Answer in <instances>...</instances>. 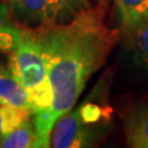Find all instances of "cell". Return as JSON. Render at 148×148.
I'll list each match as a JSON object with an SVG mask.
<instances>
[{
  "instance_id": "obj_6",
  "label": "cell",
  "mask_w": 148,
  "mask_h": 148,
  "mask_svg": "<svg viewBox=\"0 0 148 148\" xmlns=\"http://www.w3.org/2000/svg\"><path fill=\"white\" fill-rule=\"evenodd\" d=\"M126 145L132 148H148V104L136 106L123 122Z\"/></svg>"
},
{
  "instance_id": "obj_12",
  "label": "cell",
  "mask_w": 148,
  "mask_h": 148,
  "mask_svg": "<svg viewBox=\"0 0 148 148\" xmlns=\"http://www.w3.org/2000/svg\"><path fill=\"white\" fill-rule=\"evenodd\" d=\"M91 1H94L96 4H100V5H106V0H91Z\"/></svg>"
},
{
  "instance_id": "obj_4",
  "label": "cell",
  "mask_w": 148,
  "mask_h": 148,
  "mask_svg": "<svg viewBox=\"0 0 148 148\" xmlns=\"http://www.w3.org/2000/svg\"><path fill=\"white\" fill-rule=\"evenodd\" d=\"M108 133L106 128L95 127L83 121L75 109L61 116L51 132V147L82 148L94 147L103 141Z\"/></svg>"
},
{
  "instance_id": "obj_13",
  "label": "cell",
  "mask_w": 148,
  "mask_h": 148,
  "mask_svg": "<svg viewBox=\"0 0 148 148\" xmlns=\"http://www.w3.org/2000/svg\"><path fill=\"white\" fill-rule=\"evenodd\" d=\"M3 1H8V0H3Z\"/></svg>"
},
{
  "instance_id": "obj_2",
  "label": "cell",
  "mask_w": 148,
  "mask_h": 148,
  "mask_svg": "<svg viewBox=\"0 0 148 148\" xmlns=\"http://www.w3.org/2000/svg\"><path fill=\"white\" fill-rule=\"evenodd\" d=\"M8 66L29 95L34 116H45L52 108L53 90L42 46L34 34L24 32L22 41L9 53Z\"/></svg>"
},
{
  "instance_id": "obj_9",
  "label": "cell",
  "mask_w": 148,
  "mask_h": 148,
  "mask_svg": "<svg viewBox=\"0 0 148 148\" xmlns=\"http://www.w3.org/2000/svg\"><path fill=\"white\" fill-rule=\"evenodd\" d=\"M0 148H41L34 115L4 137Z\"/></svg>"
},
{
  "instance_id": "obj_10",
  "label": "cell",
  "mask_w": 148,
  "mask_h": 148,
  "mask_svg": "<svg viewBox=\"0 0 148 148\" xmlns=\"http://www.w3.org/2000/svg\"><path fill=\"white\" fill-rule=\"evenodd\" d=\"M32 111L11 105H0V142L21 122L32 116Z\"/></svg>"
},
{
  "instance_id": "obj_1",
  "label": "cell",
  "mask_w": 148,
  "mask_h": 148,
  "mask_svg": "<svg viewBox=\"0 0 148 148\" xmlns=\"http://www.w3.org/2000/svg\"><path fill=\"white\" fill-rule=\"evenodd\" d=\"M105 6L96 4L72 21L34 34L43 49L53 90L52 108L34 121L41 148L51 147L57 120L75 106L88 82L101 69L119 40V31L105 24Z\"/></svg>"
},
{
  "instance_id": "obj_11",
  "label": "cell",
  "mask_w": 148,
  "mask_h": 148,
  "mask_svg": "<svg viewBox=\"0 0 148 148\" xmlns=\"http://www.w3.org/2000/svg\"><path fill=\"white\" fill-rule=\"evenodd\" d=\"M136 42L141 61L145 64V67L148 68V22L140 32V35L136 38Z\"/></svg>"
},
{
  "instance_id": "obj_5",
  "label": "cell",
  "mask_w": 148,
  "mask_h": 148,
  "mask_svg": "<svg viewBox=\"0 0 148 148\" xmlns=\"http://www.w3.org/2000/svg\"><path fill=\"white\" fill-rule=\"evenodd\" d=\"M121 34L127 40H136L148 22V0H114Z\"/></svg>"
},
{
  "instance_id": "obj_8",
  "label": "cell",
  "mask_w": 148,
  "mask_h": 148,
  "mask_svg": "<svg viewBox=\"0 0 148 148\" xmlns=\"http://www.w3.org/2000/svg\"><path fill=\"white\" fill-rule=\"evenodd\" d=\"M24 38V31L18 29L11 15L8 1L0 0V51L10 53Z\"/></svg>"
},
{
  "instance_id": "obj_7",
  "label": "cell",
  "mask_w": 148,
  "mask_h": 148,
  "mask_svg": "<svg viewBox=\"0 0 148 148\" xmlns=\"http://www.w3.org/2000/svg\"><path fill=\"white\" fill-rule=\"evenodd\" d=\"M0 105H11L32 111L26 90L11 73L9 66L4 64H0Z\"/></svg>"
},
{
  "instance_id": "obj_3",
  "label": "cell",
  "mask_w": 148,
  "mask_h": 148,
  "mask_svg": "<svg viewBox=\"0 0 148 148\" xmlns=\"http://www.w3.org/2000/svg\"><path fill=\"white\" fill-rule=\"evenodd\" d=\"M18 29L29 34L51 30L92 8L90 0H8Z\"/></svg>"
}]
</instances>
